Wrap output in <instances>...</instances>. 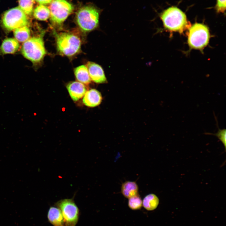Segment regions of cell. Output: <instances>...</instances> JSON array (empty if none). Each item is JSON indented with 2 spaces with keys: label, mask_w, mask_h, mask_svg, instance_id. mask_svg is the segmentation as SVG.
Returning <instances> with one entry per match:
<instances>
[{
  "label": "cell",
  "mask_w": 226,
  "mask_h": 226,
  "mask_svg": "<svg viewBox=\"0 0 226 226\" xmlns=\"http://www.w3.org/2000/svg\"><path fill=\"white\" fill-rule=\"evenodd\" d=\"M100 10L92 5L83 6L76 13V22L80 29L89 32L97 28L99 24Z\"/></svg>",
  "instance_id": "2"
},
{
  "label": "cell",
  "mask_w": 226,
  "mask_h": 226,
  "mask_svg": "<svg viewBox=\"0 0 226 226\" xmlns=\"http://www.w3.org/2000/svg\"><path fill=\"white\" fill-rule=\"evenodd\" d=\"M21 51L25 58L33 63L40 62L46 54L42 36L30 38L24 43Z\"/></svg>",
  "instance_id": "3"
},
{
  "label": "cell",
  "mask_w": 226,
  "mask_h": 226,
  "mask_svg": "<svg viewBox=\"0 0 226 226\" xmlns=\"http://www.w3.org/2000/svg\"><path fill=\"white\" fill-rule=\"evenodd\" d=\"M19 7L26 14H31L33 11L34 0H18Z\"/></svg>",
  "instance_id": "19"
},
{
  "label": "cell",
  "mask_w": 226,
  "mask_h": 226,
  "mask_svg": "<svg viewBox=\"0 0 226 226\" xmlns=\"http://www.w3.org/2000/svg\"><path fill=\"white\" fill-rule=\"evenodd\" d=\"M215 8L217 13H224L226 10V0H217Z\"/></svg>",
  "instance_id": "22"
},
{
  "label": "cell",
  "mask_w": 226,
  "mask_h": 226,
  "mask_svg": "<svg viewBox=\"0 0 226 226\" xmlns=\"http://www.w3.org/2000/svg\"><path fill=\"white\" fill-rule=\"evenodd\" d=\"M58 51L67 56H73L80 51L81 41L77 35L70 33L61 32L56 36Z\"/></svg>",
  "instance_id": "4"
},
{
  "label": "cell",
  "mask_w": 226,
  "mask_h": 226,
  "mask_svg": "<svg viewBox=\"0 0 226 226\" xmlns=\"http://www.w3.org/2000/svg\"><path fill=\"white\" fill-rule=\"evenodd\" d=\"M55 205L61 210L66 226H76L78 220L79 211L73 200L62 199L58 201Z\"/></svg>",
  "instance_id": "8"
},
{
  "label": "cell",
  "mask_w": 226,
  "mask_h": 226,
  "mask_svg": "<svg viewBox=\"0 0 226 226\" xmlns=\"http://www.w3.org/2000/svg\"><path fill=\"white\" fill-rule=\"evenodd\" d=\"M73 9V5L66 0H53L49 9L51 21L54 24L61 25Z\"/></svg>",
  "instance_id": "7"
},
{
  "label": "cell",
  "mask_w": 226,
  "mask_h": 226,
  "mask_svg": "<svg viewBox=\"0 0 226 226\" xmlns=\"http://www.w3.org/2000/svg\"><path fill=\"white\" fill-rule=\"evenodd\" d=\"M2 21L3 27L9 31L27 26L29 24L26 14L19 7L6 11L3 14Z\"/></svg>",
  "instance_id": "6"
},
{
  "label": "cell",
  "mask_w": 226,
  "mask_h": 226,
  "mask_svg": "<svg viewBox=\"0 0 226 226\" xmlns=\"http://www.w3.org/2000/svg\"><path fill=\"white\" fill-rule=\"evenodd\" d=\"M218 130L217 132L215 133H206L205 134L213 135L216 136L219 139V140L223 144L225 148L226 149V130L225 129H220L218 128Z\"/></svg>",
  "instance_id": "21"
},
{
  "label": "cell",
  "mask_w": 226,
  "mask_h": 226,
  "mask_svg": "<svg viewBox=\"0 0 226 226\" xmlns=\"http://www.w3.org/2000/svg\"><path fill=\"white\" fill-rule=\"evenodd\" d=\"M13 34L18 42H24L30 38V30L27 26H25L14 30Z\"/></svg>",
  "instance_id": "17"
},
{
  "label": "cell",
  "mask_w": 226,
  "mask_h": 226,
  "mask_svg": "<svg viewBox=\"0 0 226 226\" xmlns=\"http://www.w3.org/2000/svg\"><path fill=\"white\" fill-rule=\"evenodd\" d=\"M209 38L208 29L205 25L196 23L189 29L188 43L191 48L202 50L208 44Z\"/></svg>",
  "instance_id": "5"
},
{
  "label": "cell",
  "mask_w": 226,
  "mask_h": 226,
  "mask_svg": "<svg viewBox=\"0 0 226 226\" xmlns=\"http://www.w3.org/2000/svg\"><path fill=\"white\" fill-rule=\"evenodd\" d=\"M100 93L95 89H92L86 91L83 99V104L90 107L97 106L100 104L102 100Z\"/></svg>",
  "instance_id": "11"
},
{
  "label": "cell",
  "mask_w": 226,
  "mask_h": 226,
  "mask_svg": "<svg viewBox=\"0 0 226 226\" xmlns=\"http://www.w3.org/2000/svg\"><path fill=\"white\" fill-rule=\"evenodd\" d=\"M91 80L96 83H103L106 81L104 71L99 65L89 62L86 66Z\"/></svg>",
  "instance_id": "9"
},
{
  "label": "cell",
  "mask_w": 226,
  "mask_h": 226,
  "mask_svg": "<svg viewBox=\"0 0 226 226\" xmlns=\"http://www.w3.org/2000/svg\"><path fill=\"white\" fill-rule=\"evenodd\" d=\"M121 191L125 197L129 199L138 195V185L135 181H126L121 185Z\"/></svg>",
  "instance_id": "14"
},
{
  "label": "cell",
  "mask_w": 226,
  "mask_h": 226,
  "mask_svg": "<svg viewBox=\"0 0 226 226\" xmlns=\"http://www.w3.org/2000/svg\"><path fill=\"white\" fill-rule=\"evenodd\" d=\"M69 94L74 101H77L84 96L87 91L84 84L79 82L73 81L67 86Z\"/></svg>",
  "instance_id": "10"
},
{
  "label": "cell",
  "mask_w": 226,
  "mask_h": 226,
  "mask_svg": "<svg viewBox=\"0 0 226 226\" xmlns=\"http://www.w3.org/2000/svg\"><path fill=\"white\" fill-rule=\"evenodd\" d=\"M128 205L132 209H140L142 206L143 202L140 196L138 195L129 199Z\"/></svg>",
  "instance_id": "20"
},
{
  "label": "cell",
  "mask_w": 226,
  "mask_h": 226,
  "mask_svg": "<svg viewBox=\"0 0 226 226\" xmlns=\"http://www.w3.org/2000/svg\"><path fill=\"white\" fill-rule=\"evenodd\" d=\"M159 200L157 196L153 193L149 194L144 198L143 205L144 207L148 211H152L158 207Z\"/></svg>",
  "instance_id": "16"
},
{
  "label": "cell",
  "mask_w": 226,
  "mask_h": 226,
  "mask_svg": "<svg viewBox=\"0 0 226 226\" xmlns=\"http://www.w3.org/2000/svg\"><path fill=\"white\" fill-rule=\"evenodd\" d=\"M74 73L76 78L79 82L88 84L90 83V78L87 68L84 65L79 66L75 69Z\"/></svg>",
  "instance_id": "15"
},
{
  "label": "cell",
  "mask_w": 226,
  "mask_h": 226,
  "mask_svg": "<svg viewBox=\"0 0 226 226\" xmlns=\"http://www.w3.org/2000/svg\"><path fill=\"white\" fill-rule=\"evenodd\" d=\"M19 44L15 38H8L3 41L0 47V53L2 54H13L19 49Z\"/></svg>",
  "instance_id": "13"
},
{
  "label": "cell",
  "mask_w": 226,
  "mask_h": 226,
  "mask_svg": "<svg viewBox=\"0 0 226 226\" xmlns=\"http://www.w3.org/2000/svg\"><path fill=\"white\" fill-rule=\"evenodd\" d=\"M36 2L41 5H45L50 3L53 0H35Z\"/></svg>",
  "instance_id": "23"
},
{
  "label": "cell",
  "mask_w": 226,
  "mask_h": 226,
  "mask_svg": "<svg viewBox=\"0 0 226 226\" xmlns=\"http://www.w3.org/2000/svg\"><path fill=\"white\" fill-rule=\"evenodd\" d=\"M160 18L164 28L170 31L182 33L190 26L185 14L175 7H171L164 10Z\"/></svg>",
  "instance_id": "1"
},
{
  "label": "cell",
  "mask_w": 226,
  "mask_h": 226,
  "mask_svg": "<svg viewBox=\"0 0 226 226\" xmlns=\"http://www.w3.org/2000/svg\"><path fill=\"white\" fill-rule=\"evenodd\" d=\"M50 10L46 6L40 4L37 6L34 11V17L39 20L45 21L50 16Z\"/></svg>",
  "instance_id": "18"
},
{
  "label": "cell",
  "mask_w": 226,
  "mask_h": 226,
  "mask_svg": "<svg viewBox=\"0 0 226 226\" xmlns=\"http://www.w3.org/2000/svg\"><path fill=\"white\" fill-rule=\"evenodd\" d=\"M47 218L48 221L53 226H66L62 213L56 207H51L50 208Z\"/></svg>",
  "instance_id": "12"
}]
</instances>
